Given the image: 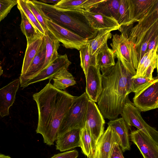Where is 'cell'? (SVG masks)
I'll list each match as a JSON object with an SVG mask.
<instances>
[{
    "label": "cell",
    "mask_w": 158,
    "mask_h": 158,
    "mask_svg": "<svg viewBox=\"0 0 158 158\" xmlns=\"http://www.w3.org/2000/svg\"><path fill=\"white\" fill-rule=\"evenodd\" d=\"M158 47V34L155 35L151 40L148 46L146 51H150Z\"/></svg>",
    "instance_id": "cell-39"
},
{
    "label": "cell",
    "mask_w": 158,
    "mask_h": 158,
    "mask_svg": "<svg viewBox=\"0 0 158 158\" xmlns=\"http://www.w3.org/2000/svg\"><path fill=\"white\" fill-rule=\"evenodd\" d=\"M17 6L20 7L24 12L39 33L44 35V31L42 27L37 20L36 18L28 8L25 0H17Z\"/></svg>",
    "instance_id": "cell-34"
},
{
    "label": "cell",
    "mask_w": 158,
    "mask_h": 158,
    "mask_svg": "<svg viewBox=\"0 0 158 158\" xmlns=\"http://www.w3.org/2000/svg\"><path fill=\"white\" fill-rule=\"evenodd\" d=\"M38 1L48 19L88 40L93 39L96 36L98 31L89 26L82 12L62 10L52 5Z\"/></svg>",
    "instance_id": "cell-3"
},
{
    "label": "cell",
    "mask_w": 158,
    "mask_h": 158,
    "mask_svg": "<svg viewBox=\"0 0 158 158\" xmlns=\"http://www.w3.org/2000/svg\"><path fill=\"white\" fill-rule=\"evenodd\" d=\"M80 147L83 153L87 157L92 152V140L89 130L84 127L81 129L79 134Z\"/></svg>",
    "instance_id": "cell-33"
},
{
    "label": "cell",
    "mask_w": 158,
    "mask_h": 158,
    "mask_svg": "<svg viewBox=\"0 0 158 158\" xmlns=\"http://www.w3.org/2000/svg\"><path fill=\"white\" fill-rule=\"evenodd\" d=\"M110 45L116 57L133 76H135L139 61L137 52L133 44L127 36L122 33L112 35Z\"/></svg>",
    "instance_id": "cell-6"
},
{
    "label": "cell",
    "mask_w": 158,
    "mask_h": 158,
    "mask_svg": "<svg viewBox=\"0 0 158 158\" xmlns=\"http://www.w3.org/2000/svg\"><path fill=\"white\" fill-rule=\"evenodd\" d=\"M71 62L66 54L59 55L48 66L42 70L38 74L28 82L25 88L30 84L49 79L50 81L57 73L64 69L68 68Z\"/></svg>",
    "instance_id": "cell-13"
},
{
    "label": "cell",
    "mask_w": 158,
    "mask_h": 158,
    "mask_svg": "<svg viewBox=\"0 0 158 158\" xmlns=\"http://www.w3.org/2000/svg\"><path fill=\"white\" fill-rule=\"evenodd\" d=\"M0 158H11L10 156L0 153Z\"/></svg>",
    "instance_id": "cell-41"
},
{
    "label": "cell",
    "mask_w": 158,
    "mask_h": 158,
    "mask_svg": "<svg viewBox=\"0 0 158 158\" xmlns=\"http://www.w3.org/2000/svg\"><path fill=\"white\" fill-rule=\"evenodd\" d=\"M26 4L38 21L40 23L44 32L48 30L46 20L48 19L45 15L38 1L25 0Z\"/></svg>",
    "instance_id": "cell-32"
},
{
    "label": "cell",
    "mask_w": 158,
    "mask_h": 158,
    "mask_svg": "<svg viewBox=\"0 0 158 158\" xmlns=\"http://www.w3.org/2000/svg\"><path fill=\"white\" fill-rule=\"evenodd\" d=\"M89 26L98 31L108 30L111 31L119 30L120 26L112 17L106 16L101 13L85 10L82 12Z\"/></svg>",
    "instance_id": "cell-14"
},
{
    "label": "cell",
    "mask_w": 158,
    "mask_h": 158,
    "mask_svg": "<svg viewBox=\"0 0 158 158\" xmlns=\"http://www.w3.org/2000/svg\"><path fill=\"white\" fill-rule=\"evenodd\" d=\"M60 0H40L39 1L46 4H48V3H52L54 4V5L59 2Z\"/></svg>",
    "instance_id": "cell-40"
},
{
    "label": "cell",
    "mask_w": 158,
    "mask_h": 158,
    "mask_svg": "<svg viewBox=\"0 0 158 158\" xmlns=\"http://www.w3.org/2000/svg\"><path fill=\"white\" fill-rule=\"evenodd\" d=\"M105 124L104 118L97 105L95 102L89 99L84 127L89 130L91 137L92 152L104 132Z\"/></svg>",
    "instance_id": "cell-8"
},
{
    "label": "cell",
    "mask_w": 158,
    "mask_h": 158,
    "mask_svg": "<svg viewBox=\"0 0 158 158\" xmlns=\"http://www.w3.org/2000/svg\"><path fill=\"white\" fill-rule=\"evenodd\" d=\"M3 70L2 69V67L1 66V63L0 62V76L3 74Z\"/></svg>",
    "instance_id": "cell-42"
},
{
    "label": "cell",
    "mask_w": 158,
    "mask_h": 158,
    "mask_svg": "<svg viewBox=\"0 0 158 158\" xmlns=\"http://www.w3.org/2000/svg\"><path fill=\"white\" fill-rule=\"evenodd\" d=\"M158 48L146 51L139 62L136 73L132 78L146 77L151 79L155 69L158 68Z\"/></svg>",
    "instance_id": "cell-15"
},
{
    "label": "cell",
    "mask_w": 158,
    "mask_h": 158,
    "mask_svg": "<svg viewBox=\"0 0 158 158\" xmlns=\"http://www.w3.org/2000/svg\"><path fill=\"white\" fill-rule=\"evenodd\" d=\"M133 104L141 112H145L158 107L157 77L148 85L135 93Z\"/></svg>",
    "instance_id": "cell-10"
},
{
    "label": "cell",
    "mask_w": 158,
    "mask_h": 158,
    "mask_svg": "<svg viewBox=\"0 0 158 158\" xmlns=\"http://www.w3.org/2000/svg\"><path fill=\"white\" fill-rule=\"evenodd\" d=\"M44 36L45 44L46 56L42 70L48 66L58 57L59 54L57 51L60 46V42L48 30L45 32Z\"/></svg>",
    "instance_id": "cell-22"
},
{
    "label": "cell",
    "mask_w": 158,
    "mask_h": 158,
    "mask_svg": "<svg viewBox=\"0 0 158 158\" xmlns=\"http://www.w3.org/2000/svg\"><path fill=\"white\" fill-rule=\"evenodd\" d=\"M45 56V44L44 36L40 48L29 68L24 74L20 75L19 79L21 87L25 88L27 83L41 71L44 63Z\"/></svg>",
    "instance_id": "cell-17"
},
{
    "label": "cell",
    "mask_w": 158,
    "mask_h": 158,
    "mask_svg": "<svg viewBox=\"0 0 158 158\" xmlns=\"http://www.w3.org/2000/svg\"><path fill=\"white\" fill-rule=\"evenodd\" d=\"M117 144L120 147L119 137L114 129L108 126L87 158H110L114 147Z\"/></svg>",
    "instance_id": "cell-11"
},
{
    "label": "cell",
    "mask_w": 158,
    "mask_h": 158,
    "mask_svg": "<svg viewBox=\"0 0 158 158\" xmlns=\"http://www.w3.org/2000/svg\"><path fill=\"white\" fill-rule=\"evenodd\" d=\"M158 5L130 29L128 38L132 43L138 54L139 62L147 50L152 38L158 34Z\"/></svg>",
    "instance_id": "cell-4"
},
{
    "label": "cell",
    "mask_w": 158,
    "mask_h": 158,
    "mask_svg": "<svg viewBox=\"0 0 158 158\" xmlns=\"http://www.w3.org/2000/svg\"><path fill=\"white\" fill-rule=\"evenodd\" d=\"M53 6L62 10L82 12L89 10L91 6V0H60Z\"/></svg>",
    "instance_id": "cell-26"
},
{
    "label": "cell",
    "mask_w": 158,
    "mask_h": 158,
    "mask_svg": "<svg viewBox=\"0 0 158 158\" xmlns=\"http://www.w3.org/2000/svg\"><path fill=\"white\" fill-rule=\"evenodd\" d=\"M75 97L56 89L50 82L33 95L38 113L36 132L42 135L44 142L47 144H54L61 122Z\"/></svg>",
    "instance_id": "cell-1"
},
{
    "label": "cell",
    "mask_w": 158,
    "mask_h": 158,
    "mask_svg": "<svg viewBox=\"0 0 158 158\" xmlns=\"http://www.w3.org/2000/svg\"><path fill=\"white\" fill-rule=\"evenodd\" d=\"M20 84L18 78L0 89V115L2 117L9 114V109L14 102Z\"/></svg>",
    "instance_id": "cell-18"
},
{
    "label": "cell",
    "mask_w": 158,
    "mask_h": 158,
    "mask_svg": "<svg viewBox=\"0 0 158 158\" xmlns=\"http://www.w3.org/2000/svg\"><path fill=\"white\" fill-rule=\"evenodd\" d=\"M146 77H131L130 79V89L131 92H138L149 84L154 79Z\"/></svg>",
    "instance_id": "cell-35"
},
{
    "label": "cell",
    "mask_w": 158,
    "mask_h": 158,
    "mask_svg": "<svg viewBox=\"0 0 158 158\" xmlns=\"http://www.w3.org/2000/svg\"><path fill=\"white\" fill-rule=\"evenodd\" d=\"M141 112L129 99L124 105L121 114L129 127H136L158 143V131L144 121Z\"/></svg>",
    "instance_id": "cell-7"
},
{
    "label": "cell",
    "mask_w": 158,
    "mask_h": 158,
    "mask_svg": "<svg viewBox=\"0 0 158 158\" xmlns=\"http://www.w3.org/2000/svg\"><path fill=\"white\" fill-rule=\"evenodd\" d=\"M81 66L86 76L89 68L90 66H97V56L90 55L87 41L79 50Z\"/></svg>",
    "instance_id": "cell-31"
},
{
    "label": "cell",
    "mask_w": 158,
    "mask_h": 158,
    "mask_svg": "<svg viewBox=\"0 0 158 158\" xmlns=\"http://www.w3.org/2000/svg\"><path fill=\"white\" fill-rule=\"evenodd\" d=\"M129 137L144 158H158V143L143 132L137 129L132 131Z\"/></svg>",
    "instance_id": "cell-12"
},
{
    "label": "cell",
    "mask_w": 158,
    "mask_h": 158,
    "mask_svg": "<svg viewBox=\"0 0 158 158\" xmlns=\"http://www.w3.org/2000/svg\"><path fill=\"white\" fill-rule=\"evenodd\" d=\"M86 78V92L90 100L97 102L102 90V78L100 69L90 66Z\"/></svg>",
    "instance_id": "cell-16"
},
{
    "label": "cell",
    "mask_w": 158,
    "mask_h": 158,
    "mask_svg": "<svg viewBox=\"0 0 158 158\" xmlns=\"http://www.w3.org/2000/svg\"><path fill=\"white\" fill-rule=\"evenodd\" d=\"M110 158H124L118 144H117L115 146Z\"/></svg>",
    "instance_id": "cell-38"
},
{
    "label": "cell",
    "mask_w": 158,
    "mask_h": 158,
    "mask_svg": "<svg viewBox=\"0 0 158 158\" xmlns=\"http://www.w3.org/2000/svg\"><path fill=\"white\" fill-rule=\"evenodd\" d=\"M78 155V151L74 150L55 155L51 158H77Z\"/></svg>",
    "instance_id": "cell-37"
},
{
    "label": "cell",
    "mask_w": 158,
    "mask_h": 158,
    "mask_svg": "<svg viewBox=\"0 0 158 158\" xmlns=\"http://www.w3.org/2000/svg\"><path fill=\"white\" fill-rule=\"evenodd\" d=\"M120 0H102L88 11L101 13L115 19L117 15Z\"/></svg>",
    "instance_id": "cell-25"
},
{
    "label": "cell",
    "mask_w": 158,
    "mask_h": 158,
    "mask_svg": "<svg viewBox=\"0 0 158 158\" xmlns=\"http://www.w3.org/2000/svg\"><path fill=\"white\" fill-rule=\"evenodd\" d=\"M17 4V0H0V23Z\"/></svg>",
    "instance_id": "cell-36"
},
{
    "label": "cell",
    "mask_w": 158,
    "mask_h": 158,
    "mask_svg": "<svg viewBox=\"0 0 158 158\" xmlns=\"http://www.w3.org/2000/svg\"><path fill=\"white\" fill-rule=\"evenodd\" d=\"M67 69L62 70L52 78L53 81L52 85L56 89L62 90L76 84L74 77Z\"/></svg>",
    "instance_id": "cell-28"
},
{
    "label": "cell",
    "mask_w": 158,
    "mask_h": 158,
    "mask_svg": "<svg viewBox=\"0 0 158 158\" xmlns=\"http://www.w3.org/2000/svg\"><path fill=\"white\" fill-rule=\"evenodd\" d=\"M134 4V21L138 22L157 5L158 0H132Z\"/></svg>",
    "instance_id": "cell-27"
},
{
    "label": "cell",
    "mask_w": 158,
    "mask_h": 158,
    "mask_svg": "<svg viewBox=\"0 0 158 158\" xmlns=\"http://www.w3.org/2000/svg\"><path fill=\"white\" fill-rule=\"evenodd\" d=\"M111 31L108 30L98 31L95 37L87 41L91 55L97 56L99 52L108 46L107 41L112 37Z\"/></svg>",
    "instance_id": "cell-23"
},
{
    "label": "cell",
    "mask_w": 158,
    "mask_h": 158,
    "mask_svg": "<svg viewBox=\"0 0 158 158\" xmlns=\"http://www.w3.org/2000/svg\"><path fill=\"white\" fill-rule=\"evenodd\" d=\"M134 4L132 0H120L115 19L120 26L127 27L134 23Z\"/></svg>",
    "instance_id": "cell-21"
},
{
    "label": "cell",
    "mask_w": 158,
    "mask_h": 158,
    "mask_svg": "<svg viewBox=\"0 0 158 158\" xmlns=\"http://www.w3.org/2000/svg\"><path fill=\"white\" fill-rule=\"evenodd\" d=\"M89 99L85 92L79 97H75L60 125L58 137L71 130L81 129L84 127Z\"/></svg>",
    "instance_id": "cell-5"
},
{
    "label": "cell",
    "mask_w": 158,
    "mask_h": 158,
    "mask_svg": "<svg viewBox=\"0 0 158 158\" xmlns=\"http://www.w3.org/2000/svg\"><path fill=\"white\" fill-rule=\"evenodd\" d=\"M48 30L66 48L80 50L88 40L48 19L46 20Z\"/></svg>",
    "instance_id": "cell-9"
},
{
    "label": "cell",
    "mask_w": 158,
    "mask_h": 158,
    "mask_svg": "<svg viewBox=\"0 0 158 158\" xmlns=\"http://www.w3.org/2000/svg\"><path fill=\"white\" fill-rule=\"evenodd\" d=\"M115 57L113 50L108 46L97 55V66L100 69L113 66L115 64Z\"/></svg>",
    "instance_id": "cell-30"
},
{
    "label": "cell",
    "mask_w": 158,
    "mask_h": 158,
    "mask_svg": "<svg viewBox=\"0 0 158 158\" xmlns=\"http://www.w3.org/2000/svg\"><path fill=\"white\" fill-rule=\"evenodd\" d=\"M80 129H74L58 136L56 142V149L64 152L80 147Z\"/></svg>",
    "instance_id": "cell-19"
},
{
    "label": "cell",
    "mask_w": 158,
    "mask_h": 158,
    "mask_svg": "<svg viewBox=\"0 0 158 158\" xmlns=\"http://www.w3.org/2000/svg\"><path fill=\"white\" fill-rule=\"evenodd\" d=\"M102 72V90L97 106L104 118L113 120L121 114L129 100L130 79L133 76L118 59L112 66L100 69Z\"/></svg>",
    "instance_id": "cell-2"
},
{
    "label": "cell",
    "mask_w": 158,
    "mask_h": 158,
    "mask_svg": "<svg viewBox=\"0 0 158 158\" xmlns=\"http://www.w3.org/2000/svg\"><path fill=\"white\" fill-rule=\"evenodd\" d=\"M17 7L21 16L20 28L23 34L26 37L27 41L32 40L42 35L39 33L35 27L22 9L19 7L17 6Z\"/></svg>",
    "instance_id": "cell-29"
},
{
    "label": "cell",
    "mask_w": 158,
    "mask_h": 158,
    "mask_svg": "<svg viewBox=\"0 0 158 158\" xmlns=\"http://www.w3.org/2000/svg\"><path fill=\"white\" fill-rule=\"evenodd\" d=\"M41 36L32 40L27 41V46L20 75L24 74L38 52L44 38Z\"/></svg>",
    "instance_id": "cell-24"
},
{
    "label": "cell",
    "mask_w": 158,
    "mask_h": 158,
    "mask_svg": "<svg viewBox=\"0 0 158 158\" xmlns=\"http://www.w3.org/2000/svg\"><path fill=\"white\" fill-rule=\"evenodd\" d=\"M119 136L120 141L121 149L123 152L131 149L129 126L122 118L110 120L108 123Z\"/></svg>",
    "instance_id": "cell-20"
}]
</instances>
